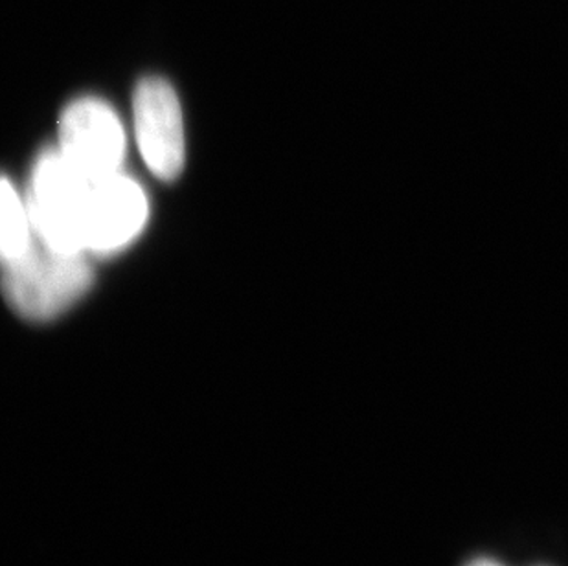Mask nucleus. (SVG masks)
Here are the masks:
<instances>
[{
	"label": "nucleus",
	"instance_id": "5",
	"mask_svg": "<svg viewBox=\"0 0 568 566\" xmlns=\"http://www.w3.org/2000/svg\"><path fill=\"white\" fill-rule=\"evenodd\" d=\"M148 220V199L129 176H105L92 182L87 209V251L108 254L139 235Z\"/></svg>",
	"mask_w": 568,
	"mask_h": 566
},
{
	"label": "nucleus",
	"instance_id": "7",
	"mask_svg": "<svg viewBox=\"0 0 568 566\" xmlns=\"http://www.w3.org/2000/svg\"><path fill=\"white\" fill-rule=\"evenodd\" d=\"M467 566H500L499 563L491 562V559H477V562L469 563Z\"/></svg>",
	"mask_w": 568,
	"mask_h": 566
},
{
	"label": "nucleus",
	"instance_id": "4",
	"mask_svg": "<svg viewBox=\"0 0 568 566\" xmlns=\"http://www.w3.org/2000/svg\"><path fill=\"white\" fill-rule=\"evenodd\" d=\"M134 131L153 175L172 181L184 166L183 113L168 81L145 78L134 92Z\"/></svg>",
	"mask_w": 568,
	"mask_h": 566
},
{
	"label": "nucleus",
	"instance_id": "1",
	"mask_svg": "<svg viewBox=\"0 0 568 566\" xmlns=\"http://www.w3.org/2000/svg\"><path fill=\"white\" fill-rule=\"evenodd\" d=\"M92 269L83 252H60L43 241L4 262V293L13 310L32 321L60 315L91 287Z\"/></svg>",
	"mask_w": 568,
	"mask_h": 566
},
{
	"label": "nucleus",
	"instance_id": "2",
	"mask_svg": "<svg viewBox=\"0 0 568 566\" xmlns=\"http://www.w3.org/2000/svg\"><path fill=\"white\" fill-rule=\"evenodd\" d=\"M92 182L70 166L61 151L41 155L33 170L28 209L39 240L54 251H87V209Z\"/></svg>",
	"mask_w": 568,
	"mask_h": 566
},
{
	"label": "nucleus",
	"instance_id": "6",
	"mask_svg": "<svg viewBox=\"0 0 568 566\" xmlns=\"http://www.w3.org/2000/svg\"><path fill=\"white\" fill-rule=\"evenodd\" d=\"M0 214H2V232H0V246H2V257L6 260H16L22 256L32 245V235H30V212L22 204L21 198L17 195L16 190L11 188L10 181H2V193H0Z\"/></svg>",
	"mask_w": 568,
	"mask_h": 566
},
{
	"label": "nucleus",
	"instance_id": "3",
	"mask_svg": "<svg viewBox=\"0 0 568 566\" xmlns=\"http://www.w3.org/2000/svg\"><path fill=\"white\" fill-rule=\"evenodd\" d=\"M60 151L64 161L91 181L120 173L125 134L108 103L85 98L64 111L60 123Z\"/></svg>",
	"mask_w": 568,
	"mask_h": 566
}]
</instances>
